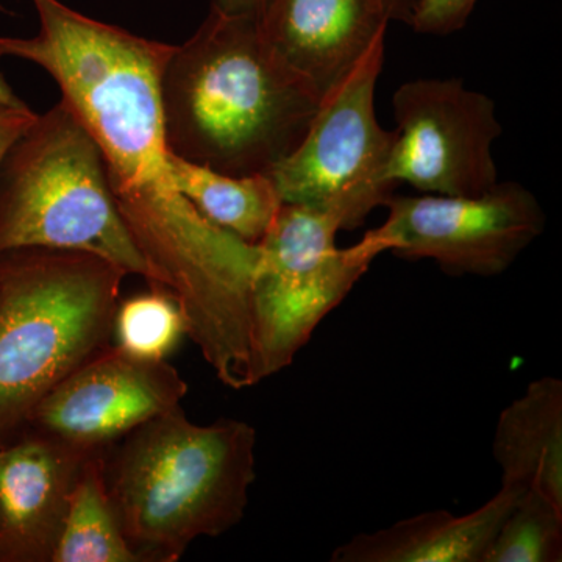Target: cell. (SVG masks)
<instances>
[{"label": "cell", "mask_w": 562, "mask_h": 562, "mask_svg": "<svg viewBox=\"0 0 562 562\" xmlns=\"http://www.w3.org/2000/svg\"><path fill=\"white\" fill-rule=\"evenodd\" d=\"M383 61L384 40L321 102L301 143L268 173L281 203L325 211L341 231H355L397 190L387 180L397 133L384 131L375 113Z\"/></svg>", "instance_id": "cell-6"}, {"label": "cell", "mask_w": 562, "mask_h": 562, "mask_svg": "<svg viewBox=\"0 0 562 562\" xmlns=\"http://www.w3.org/2000/svg\"><path fill=\"white\" fill-rule=\"evenodd\" d=\"M160 98L169 150L233 177L271 172L321 105L276 57L257 18L214 7L187 43L172 47Z\"/></svg>", "instance_id": "cell-1"}, {"label": "cell", "mask_w": 562, "mask_h": 562, "mask_svg": "<svg viewBox=\"0 0 562 562\" xmlns=\"http://www.w3.org/2000/svg\"><path fill=\"white\" fill-rule=\"evenodd\" d=\"M386 221L366 232L373 257L432 260L447 276L495 277L546 231L536 195L517 181H498L480 195H397L384 205Z\"/></svg>", "instance_id": "cell-7"}, {"label": "cell", "mask_w": 562, "mask_h": 562, "mask_svg": "<svg viewBox=\"0 0 562 562\" xmlns=\"http://www.w3.org/2000/svg\"><path fill=\"white\" fill-rule=\"evenodd\" d=\"M102 457L92 454L81 465L52 562H139L111 505Z\"/></svg>", "instance_id": "cell-15"}, {"label": "cell", "mask_w": 562, "mask_h": 562, "mask_svg": "<svg viewBox=\"0 0 562 562\" xmlns=\"http://www.w3.org/2000/svg\"><path fill=\"white\" fill-rule=\"evenodd\" d=\"M330 213L283 203L258 244L251 286V368L258 384L292 364L322 319L349 295L375 257L360 243L339 249Z\"/></svg>", "instance_id": "cell-5"}, {"label": "cell", "mask_w": 562, "mask_h": 562, "mask_svg": "<svg viewBox=\"0 0 562 562\" xmlns=\"http://www.w3.org/2000/svg\"><path fill=\"white\" fill-rule=\"evenodd\" d=\"M260 29L276 57L324 101L384 40L383 0H269Z\"/></svg>", "instance_id": "cell-10"}, {"label": "cell", "mask_w": 562, "mask_h": 562, "mask_svg": "<svg viewBox=\"0 0 562 562\" xmlns=\"http://www.w3.org/2000/svg\"><path fill=\"white\" fill-rule=\"evenodd\" d=\"M525 490L502 484L501 491L472 513L435 509L391 527L358 532L333 550L331 562H483L503 520Z\"/></svg>", "instance_id": "cell-12"}, {"label": "cell", "mask_w": 562, "mask_h": 562, "mask_svg": "<svg viewBox=\"0 0 562 562\" xmlns=\"http://www.w3.org/2000/svg\"><path fill=\"white\" fill-rule=\"evenodd\" d=\"M383 2L391 21L409 25L422 0H383Z\"/></svg>", "instance_id": "cell-21"}, {"label": "cell", "mask_w": 562, "mask_h": 562, "mask_svg": "<svg viewBox=\"0 0 562 562\" xmlns=\"http://www.w3.org/2000/svg\"><path fill=\"white\" fill-rule=\"evenodd\" d=\"M92 454L31 431L0 447V562H52L70 491Z\"/></svg>", "instance_id": "cell-11"}, {"label": "cell", "mask_w": 562, "mask_h": 562, "mask_svg": "<svg viewBox=\"0 0 562 562\" xmlns=\"http://www.w3.org/2000/svg\"><path fill=\"white\" fill-rule=\"evenodd\" d=\"M173 181L205 220L258 246L272 227L281 199L268 173L233 177L195 165L171 151Z\"/></svg>", "instance_id": "cell-14"}, {"label": "cell", "mask_w": 562, "mask_h": 562, "mask_svg": "<svg viewBox=\"0 0 562 562\" xmlns=\"http://www.w3.org/2000/svg\"><path fill=\"white\" fill-rule=\"evenodd\" d=\"M187 394V382L168 361L144 360L111 342L36 405L24 431L105 453L140 425L179 408Z\"/></svg>", "instance_id": "cell-9"}, {"label": "cell", "mask_w": 562, "mask_h": 562, "mask_svg": "<svg viewBox=\"0 0 562 562\" xmlns=\"http://www.w3.org/2000/svg\"><path fill=\"white\" fill-rule=\"evenodd\" d=\"M85 251L147 280L98 143L60 101L38 114L0 166V254Z\"/></svg>", "instance_id": "cell-4"}, {"label": "cell", "mask_w": 562, "mask_h": 562, "mask_svg": "<svg viewBox=\"0 0 562 562\" xmlns=\"http://www.w3.org/2000/svg\"><path fill=\"white\" fill-rule=\"evenodd\" d=\"M269 0H213L214 9L233 16H249L260 20Z\"/></svg>", "instance_id": "cell-20"}, {"label": "cell", "mask_w": 562, "mask_h": 562, "mask_svg": "<svg viewBox=\"0 0 562 562\" xmlns=\"http://www.w3.org/2000/svg\"><path fill=\"white\" fill-rule=\"evenodd\" d=\"M479 0H422L409 27L420 35L446 36L468 24Z\"/></svg>", "instance_id": "cell-18"}, {"label": "cell", "mask_w": 562, "mask_h": 562, "mask_svg": "<svg viewBox=\"0 0 562 562\" xmlns=\"http://www.w3.org/2000/svg\"><path fill=\"white\" fill-rule=\"evenodd\" d=\"M562 561V508L528 487L503 520L483 562Z\"/></svg>", "instance_id": "cell-16"}, {"label": "cell", "mask_w": 562, "mask_h": 562, "mask_svg": "<svg viewBox=\"0 0 562 562\" xmlns=\"http://www.w3.org/2000/svg\"><path fill=\"white\" fill-rule=\"evenodd\" d=\"M36 117L38 114L13 91L0 70V166Z\"/></svg>", "instance_id": "cell-19"}, {"label": "cell", "mask_w": 562, "mask_h": 562, "mask_svg": "<svg viewBox=\"0 0 562 562\" xmlns=\"http://www.w3.org/2000/svg\"><path fill=\"white\" fill-rule=\"evenodd\" d=\"M397 124L387 180L420 194L480 195L498 183L495 102L461 79H416L394 92Z\"/></svg>", "instance_id": "cell-8"}, {"label": "cell", "mask_w": 562, "mask_h": 562, "mask_svg": "<svg viewBox=\"0 0 562 562\" xmlns=\"http://www.w3.org/2000/svg\"><path fill=\"white\" fill-rule=\"evenodd\" d=\"M257 430L198 425L181 406L128 432L102 457L117 520L139 562H177L201 538L241 522L257 480Z\"/></svg>", "instance_id": "cell-2"}, {"label": "cell", "mask_w": 562, "mask_h": 562, "mask_svg": "<svg viewBox=\"0 0 562 562\" xmlns=\"http://www.w3.org/2000/svg\"><path fill=\"white\" fill-rule=\"evenodd\" d=\"M187 336L179 303L168 292L150 288L121 301L114 314V344L144 360H166Z\"/></svg>", "instance_id": "cell-17"}, {"label": "cell", "mask_w": 562, "mask_h": 562, "mask_svg": "<svg viewBox=\"0 0 562 562\" xmlns=\"http://www.w3.org/2000/svg\"><path fill=\"white\" fill-rule=\"evenodd\" d=\"M127 276L85 251L0 254V447L63 379L113 342Z\"/></svg>", "instance_id": "cell-3"}, {"label": "cell", "mask_w": 562, "mask_h": 562, "mask_svg": "<svg viewBox=\"0 0 562 562\" xmlns=\"http://www.w3.org/2000/svg\"><path fill=\"white\" fill-rule=\"evenodd\" d=\"M492 457L502 484L542 492L562 508V382L542 376L498 416Z\"/></svg>", "instance_id": "cell-13"}]
</instances>
